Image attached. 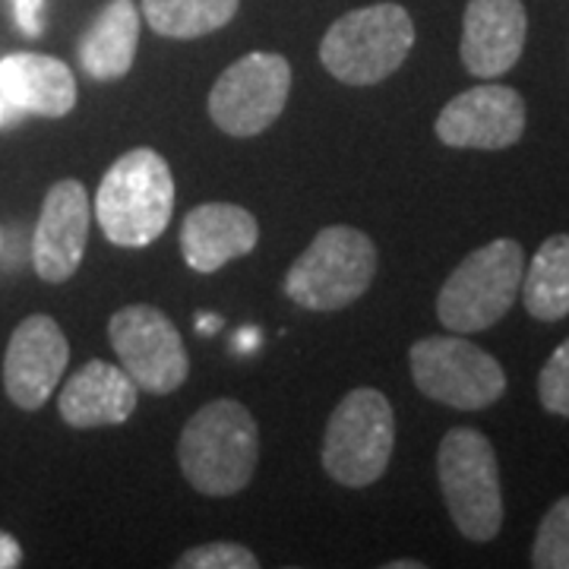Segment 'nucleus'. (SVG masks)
<instances>
[{"label":"nucleus","instance_id":"obj_1","mask_svg":"<svg viewBox=\"0 0 569 569\" xmlns=\"http://www.w3.org/2000/svg\"><path fill=\"white\" fill-rule=\"evenodd\" d=\"M178 462L190 488L206 497H234L250 485L260 462V430L234 399H216L183 427Z\"/></svg>","mask_w":569,"mask_h":569},{"label":"nucleus","instance_id":"obj_2","mask_svg":"<svg viewBox=\"0 0 569 569\" xmlns=\"http://www.w3.org/2000/svg\"><path fill=\"white\" fill-rule=\"evenodd\" d=\"M96 219L118 247H149L174 212V178L156 149H130L104 171L96 193Z\"/></svg>","mask_w":569,"mask_h":569},{"label":"nucleus","instance_id":"obj_3","mask_svg":"<svg viewBox=\"0 0 569 569\" xmlns=\"http://www.w3.org/2000/svg\"><path fill=\"white\" fill-rule=\"evenodd\" d=\"M415 44V22L399 3H370L332 22L320 41V63L346 86L392 77Z\"/></svg>","mask_w":569,"mask_h":569},{"label":"nucleus","instance_id":"obj_4","mask_svg":"<svg viewBox=\"0 0 569 569\" xmlns=\"http://www.w3.org/2000/svg\"><path fill=\"white\" fill-rule=\"evenodd\" d=\"M377 276V247L351 224L323 228L284 276V295L307 310H342Z\"/></svg>","mask_w":569,"mask_h":569},{"label":"nucleus","instance_id":"obj_5","mask_svg":"<svg viewBox=\"0 0 569 569\" xmlns=\"http://www.w3.org/2000/svg\"><path fill=\"white\" fill-rule=\"evenodd\" d=\"M437 475L456 529L468 541H493L503 529V493L488 437L475 427L449 430L437 452Z\"/></svg>","mask_w":569,"mask_h":569},{"label":"nucleus","instance_id":"obj_6","mask_svg":"<svg viewBox=\"0 0 569 569\" xmlns=\"http://www.w3.org/2000/svg\"><path fill=\"white\" fill-rule=\"evenodd\" d=\"M526 250L509 238L471 250L440 288V323L456 332H481L500 323L509 307L516 305Z\"/></svg>","mask_w":569,"mask_h":569},{"label":"nucleus","instance_id":"obj_7","mask_svg":"<svg viewBox=\"0 0 569 569\" xmlns=\"http://www.w3.org/2000/svg\"><path fill=\"white\" fill-rule=\"evenodd\" d=\"M396 447V415L380 389H351L329 415L323 437L326 475L342 488H370L387 475Z\"/></svg>","mask_w":569,"mask_h":569},{"label":"nucleus","instance_id":"obj_8","mask_svg":"<svg viewBox=\"0 0 569 569\" xmlns=\"http://www.w3.org/2000/svg\"><path fill=\"white\" fill-rule=\"evenodd\" d=\"M408 365L415 387L440 406L478 411L507 392L500 361L462 336H427L411 346Z\"/></svg>","mask_w":569,"mask_h":569},{"label":"nucleus","instance_id":"obj_9","mask_svg":"<svg viewBox=\"0 0 569 569\" xmlns=\"http://www.w3.org/2000/svg\"><path fill=\"white\" fill-rule=\"evenodd\" d=\"M291 92V63L276 51H250L209 92V118L228 137H257L279 121Z\"/></svg>","mask_w":569,"mask_h":569},{"label":"nucleus","instance_id":"obj_10","mask_svg":"<svg viewBox=\"0 0 569 569\" xmlns=\"http://www.w3.org/2000/svg\"><path fill=\"white\" fill-rule=\"evenodd\" d=\"M108 339L121 358L127 377L152 396H168L181 387L190 373L187 348L178 326L152 305L121 307L111 323Z\"/></svg>","mask_w":569,"mask_h":569},{"label":"nucleus","instance_id":"obj_11","mask_svg":"<svg viewBox=\"0 0 569 569\" xmlns=\"http://www.w3.org/2000/svg\"><path fill=\"white\" fill-rule=\"evenodd\" d=\"M433 130L452 149H509L526 133V102L509 86L481 82L447 102Z\"/></svg>","mask_w":569,"mask_h":569},{"label":"nucleus","instance_id":"obj_12","mask_svg":"<svg viewBox=\"0 0 569 569\" xmlns=\"http://www.w3.org/2000/svg\"><path fill=\"white\" fill-rule=\"evenodd\" d=\"M70 361V346L63 329L44 313L26 317L3 355V389L10 402L22 411H39L61 383Z\"/></svg>","mask_w":569,"mask_h":569},{"label":"nucleus","instance_id":"obj_13","mask_svg":"<svg viewBox=\"0 0 569 569\" xmlns=\"http://www.w3.org/2000/svg\"><path fill=\"white\" fill-rule=\"evenodd\" d=\"M89 219L92 203L80 181L67 178L48 190L32 234V266L39 279L61 284L80 269L89 241Z\"/></svg>","mask_w":569,"mask_h":569},{"label":"nucleus","instance_id":"obj_14","mask_svg":"<svg viewBox=\"0 0 569 569\" xmlns=\"http://www.w3.org/2000/svg\"><path fill=\"white\" fill-rule=\"evenodd\" d=\"M529 17L522 0H468L459 54L471 77H503L526 48Z\"/></svg>","mask_w":569,"mask_h":569},{"label":"nucleus","instance_id":"obj_15","mask_svg":"<svg viewBox=\"0 0 569 569\" xmlns=\"http://www.w3.org/2000/svg\"><path fill=\"white\" fill-rule=\"evenodd\" d=\"M260 241V222L244 206L203 203L183 216V263L193 272H219L224 263L247 257Z\"/></svg>","mask_w":569,"mask_h":569},{"label":"nucleus","instance_id":"obj_16","mask_svg":"<svg viewBox=\"0 0 569 569\" xmlns=\"http://www.w3.org/2000/svg\"><path fill=\"white\" fill-rule=\"evenodd\" d=\"M0 96L10 111L63 118L77 104V77L58 58L20 51L0 61Z\"/></svg>","mask_w":569,"mask_h":569},{"label":"nucleus","instance_id":"obj_17","mask_svg":"<svg viewBox=\"0 0 569 569\" xmlns=\"http://www.w3.org/2000/svg\"><path fill=\"white\" fill-rule=\"evenodd\" d=\"M61 418L77 430L123 425L137 408V383L127 370L108 361H89L61 389Z\"/></svg>","mask_w":569,"mask_h":569},{"label":"nucleus","instance_id":"obj_18","mask_svg":"<svg viewBox=\"0 0 569 569\" xmlns=\"http://www.w3.org/2000/svg\"><path fill=\"white\" fill-rule=\"evenodd\" d=\"M140 44V10L133 0H111L80 41V63L92 80H121Z\"/></svg>","mask_w":569,"mask_h":569},{"label":"nucleus","instance_id":"obj_19","mask_svg":"<svg viewBox=\"0 0 569 569\" xmlns=\"http://www.w3.org/2000/svg\"><path fill=\"white\" fill-rule=\"evenodd\" d=\"M519 288L535 320L557 323L569 317V234H553L538 247Z\"/></svg>","mask_w":569,"mask_h":569},{"label":"nucleus","instance_id":"obj_20","mask_svg":"<svg viewBox=\"0 0 569 569\" xmlns=\"http://www.w3.org/2000/svg\"><path fill=\"white\" fill-rule=\"evenodd\" d=\"M241 0H142V17L164 39H200L234 20Z\"/></svg>","mask_w":569,"mask_h":569},{"label":"nucleus","instance_id":"obj_21","mask_svg":"<svg viewBox=\"0 0 569 569\" xmlns=\"http://www.w3.org/2000/svg\"><path fill=\"white\" fill-rule=\"evenodd\" d=\"M531 563L538 569H569V497L557 500L535 535Z\"/></svg>","mask_w":569,"mask_h":569},{"label":"nucleus","instance_id":"obj_22","mask_svg":"<svg viewBox=\"0 0 569 569\" xmlns=\"http://www.w3.org/2000/svg\"><path fill=\"white\" fill-rule=\"evenodd\" d=\"M178 569H257L260 560L253 557V550L244 545H231V541H212L203 548L183 550L178 557Z\"/></svg>","mask_w":569,"mask_h":569},{"label":"nucleus","instance_id":"obj_23","mask_svg":"<svg viewBox=\"0 0 569 569\" xmlns=\"http://www.w3.org/2000/svg\"><path fill=\"white\" fill-rule=\"evenodd\" d=\"M538 399L550 415L569 418V339L548 358L538 377Z\"/></svg>","mask_w":569,"mask_h":569},{"label":"nucleus","instance_id":"obj_24","mask_svg":"<svg viewBox=\"0 0 569 569\" xmlns=\"http://www.w3.org/2000/svg\"><path fill=\"white\" fill-rule=\"evenodd\" d=\"M41 13H44V0H13V17L17 26L29 39H39L41 36Z\"/></svg>","mask_w":569,"mask_h":569},{"label":"nucleus","instance_id":"obj_25","mask_svg":"<svg viewBox=\"0 0 569 569\" xmlns=\"http://www.w3.org/2000/svg\"><path fill=\"white\" fill-rule=\"evenodd\" d=\"M22 563L20 541L7 531H0V569H13Z\"/></svg>","mask_w":569,"mask_h":569},{"label":"nucleus","instance_id":"obj_26","mask_svg":"<svg viewBox=\"0 0 569 569\" xmlns=\"http://www.w3.org/2000/svg\"><path fill=\"white\" fill-rule=\"evenodd\" d=\"M260 346V332L257 329H244L238 339H234V348L241 351V355H247V351H253V348Z\"/></svg>","mask_w":569,"mask_h":569},{"label":"nucleus","instance_id":"obj_27","mask_svg":"<svg viewBox=\"0 0 569 569\" xmlns=\"http://www.w3.org/2000/svg\"><path fill=\"white\" fill-rule=\"evenodd\" d=\"M219 326H222V320H219V317H200V320H197V329H200V332H216V329H219Z\"/></svg>","mask_w":569,"mask_h":569},{"label":"nucleus","instance_id":"obj_28","mask_svg":"<svg viewBox=\"0 0 569 569\" xmlns=\"http://www.w3.org/2000/svg\"><path fill=\"white\" fill-rule=\"evenodd\" d=\"M425 563H418V560H396V563H389V569H421Z\"/></svg>","mask_w":569,"mask_h":569},{"label":"nucleus","instance_id":"obj_29","mask_svg":"<svg viewBox=\"0 0 569 569\" xmlns=\"http://www.w3.org/2000/svg\"><path fill=\"white\" fill-rule=\"evenodd\" d=\"M7 118H10V108H7V102H3V96H0V130H3V123H7Z\"/></svg>","mask_w":569,"mask_h":569},{"label":"nucleus","instance_id":"obj_30","mask_svg":"<svg viewBox=\"0 0 569 569\" xmlns=\"http://www.w3.org/2000/svg\"><path fill=\"white\" fill-rule=\"evenodd\" d=\"M0 250H3V231H0Z\"/></svg>","mask_w":569,"mask_h":569}]
</instances>
